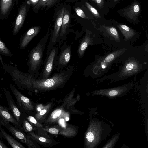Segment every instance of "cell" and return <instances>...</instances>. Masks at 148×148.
<instances>
[{
  "instance_id": "4dcf8cb0",
  "label": "cell",
  "mask_w": 148,
  "mask_h": 148,
  "mask_svg": "<svg viewBox=\"0 0 148 148\" xmlns=\"http://www.w3.org/2000/svg\"><path fill=\"white\" fill-rule=\"evenodd\" d=\"M76 12L79 16L83 18H86V17L83 11L79 7L75 8Z\"/></svg>"
},
{
  "instance_id": "83f0119b",
  "label": "cell",
  "mask_w": 148,
  "mask_h": 148,
  "mask_svg": "<svg viewBox=\"0 0 148 148\" xmlns=\"http://www.w3.org/2000/svg\"><path fill=\"white\" fill-rule=\"evenodd\" d=\"M27 119L32 125L39 127H42V125L38 123L34 117L29 116L27 118Z\"/></svg>"
},
{
  "instance_id": "e0dca14e",
  "label": "cell",
  "mask_w": 148,
  "mask_h": 148,
  "mask_svg": "<svg viewBox=\"0 0 148 148\" xmlns=\"http://www.w3.org/2000/svg\"><path fill=\"white\" fill-rule=\"evenodd\" d=\"M71 16L69 12L64 8L61 30L59 36L61 38L66 33V30L69 27L70 22Z\"/></svg>"
},
{
  "instance_id": "603a6c76",
  "label": "cell",
  "mask_w": 148,
  "mask_h": 148,
  "mask_svg": "<svg viewBox=\"0 0 148 148\" xmlns=\"http://www.w3.org/2000/svg\"><path fill=\"white\" fill-rule=\"evenodd\" d=\"M62 113V110L60 109H57L54 110L51 114L48 121L50 122H52L58 119L61 115Z\"/></svg>"
},
{
  "instance_id": "d6a6232c",
  "label": "cell",
  "mask_w": 148,
  "mask_h": 148,
  "mask_svg": "<svg viewBox=\"0 0 148 148\" xmlns=\"http://www.w3.org/2000/svg\"><path fill=\"white\" fill-rule=\"evenodd\" d=\"M8 147L2 142L0 140V148H7Z\"/></svg>"
},
{
  "instance_id": "9a60e30c",
  "label": "cell",
  "mask_w": 148,
  "mask_h": 148,
  "mask_svg": "<svg viewBox=\"0 0 148 148\" xmlns=\"http://www.w3.org/2000/svg\"><path fill=\"white\" fill-rule=\"evenodd\" d=\"M27 12L26 6L24 5L21 8L17 17L14 27L13 33L16 34L23 25Z\"/></svg>"
},
{
  "instance_id": "d590c367",
  "label": "cell",
  "mask_w": 148,
  "mask_h": 148,
  "mask_svg": "<svg viewBox=\"0 0 148 148\" xmlns=\"http://www.w3.org/2000/svg\"><path fill=\"white\" fill-rule=\"evenodd\" d=\"M38 110L39 111H40L41 110V109L40 108H38Z\"/></svg>"
},
{
  "instance_id": "2e32d148",
  "label": "cell",
  "mask_w": 148,
  "mask_h": 148,
  "mask_svg": "<svg viewBox=\"0 0 148 148\" xmlns=\"http://www.w3.org/2000/svg\"><path fill=\"white\" fill-rule=\"evenodd\" d=\"M0 116L2 120L9 123L11 122L18 125V122L16 120L10 111L5 107L0 104Z\"/></svg>"
},
{
  "instance_id": "4316f807",
  "label": "cell",
  "mask_w": 148,
  "mask_h": 148,
  "mask_svg": "<svg viewBox=\"0 0 148 148\" xmlns=\"http://www.w3.org/2000/svg\"><path fill=\"white\" fill-rule=\"evenodd\" d=\"M85 4L88 8L95 16L97 18H99L100 17V15L99 13L95 8H94L92 6L86 1L85 2Z\"/></svg>"
},
{
  "instance_id": "30bf717a",
  "label": "cell",
  "mask_w": 148,
  "mask_h": 148,
  "mask_svg": "<svg viewBox=\"0 0 148 148\" xmlns=\"http://www.w3.org/2000/svg\"><path fill=\"white\" fill-rule=\"evenodd\" d=\"M10 88L19 107L25 110H31L33 109V105L28 98L25 96L11 84Z\"/></svg>"
},
{
  "instance_id": "7a4b0ae2",
  "label": "cell",
  "mask_w": 148,
  "mask_h": 148,
  "mask_svg": "<svg viewBox=\"0 0 148 148\" xmlns=\"http://www.w3.org/2000/svg\"><path fill=\"white\" fill-rule=\"evenodd\" d=\"M74 70V66H69L46 79H36L31 75L17 69H15L12 74L15 80L26 88L46 90L54 88L64 84L71 77Z\"/></svg>"
},
{
  "instance_id": "d6986e66",
  "label": "cell",
  "mask_w": 148,
  "mask_h": 148,
  "mask_svg": "<svg viewBox=\"0 0 148 148\" xmlns=\"http://www.w3.org/2000/svg\"><path fill=\"white\" fill-rule=\"evenodd\" d=\"M0 130L4 137L12 147L13 148H25L23 145L14 139L3 129L1 128Z\"/></svg>"
},
{
  "instance_id": "8992f818",
  "label": "cell",
  "mask_w": 148,
  "mask_h": 148,
  "mask_svg": "<svg viewBox=\"0 0 148 148\" xmlns=\"http://www.w3.org/2000/svg\"><path fill=\"white\" fill-rule=\"evenodd\" d=\"M65 8L63 7L58 12L56 16L54 29L50 37V41L47 46L46 56L56 44L59 37L60 31L62 25Z\"/></svg>"
},
{
  "instance_id": "3957f363",
  "label": "cell",
  "mask_w": 148,
  "mask_h": 148,
  "mask_svg": "<svg viewBox=\"0 0 148 148\" xmlns=\"http://www.w3.org/2000/svg\"><path fill=\"white\" fill-rule=\"evenodd\" d=\"M127 47L122 48L103 56L97 57L90 65L91 75L96 78L106 73L116 60L126 51Z\"/></svg>"
},
{
  "instance_id": "ba28073f",
  "label": "cell",
  "mask_w": 148,
  "mask_h": 148,
  "mask_svg": "<svg viewBox=\"0 0 148 148\" xmlns=\"http://www.w3.org/2000/svg\"><path fill=\"white\" fill-rule=\"evenodd\" d=\"M71 47L70 46L63 45L59 55L57 56L54 64L57 68L58 72L63 69L69 62L71 57Z\"/></svg>"
},
{
  "instance_id": "74e56055",
  "label": "cell",
  "mask_w": 148,
  "mask_h": 148,
  "mask_svg": "<svg viewBox=\"0 0 148 148\" xmlns=\"http://www.w3.org/2000/svg\"><path fill=\"white\" fill-rule=\"evenodd\" d=\"M118 0H114V1H118Z\"/></svg>"
},
{
  "instance_id": "4fadbf2b",
  "label": "cell",
  "mask_w": 148,
  "mask_h": 148,
  "mask_svg": "<svg viewBox=\"0 0 148 148\" xmlns=\"http://www.w3.org/2000/svg\"><path fill=\"white\" fill-rule=\"evenodd\" d=\"M117 27L124 37V41L126 43L131 42L137 38L135 37L136 35L135 32L127 26L123 24H119Z\"/></svg>"
},
{
  "instance_id": "9c48e42d",
  "label": "cell",
  "mask_w": 148,
  "mask_h": 148,
  "mask_svg": "<svg viewBox=\"0 0 148 148\" xmlns=\"http://www.w3.org/2000/svg\"><path fill=\"white\" fill-rule=\"evenodd\" d=\"M0 123L11 133L15 137L22 143L25 144L29 147H34L35 145L29 138L26 137L23 132L2 119Z\"/></svg>"
},
{
  "instance_id": "f1b7e54d",
  "label": "cell",
  "mask_w": 148,
  "mask_h": 148,
  "mask_svg": "<svg viewBox=\"0 0 148 148\" xmlns=\"http://www.w3.org/2000/svg\"><path fill=\"white\" fill-rule=\"evenodd\" d=\"M29 134L32 136L36 139H38L41 142L47 143H49L50 142V141L49 140L44 137L40 136L39 137L38 136L35 135L32 132H30Z\"/></svg>"
},
{
  "instance_id": "44dd1931",
  "label": "cell",
  "mask_w": 148,
  "mask_h": 148,
  "mask_svg": "<svg viewBox=\"0 0 148 148\" xmlns=\"http://www.w3.org/2000/svg\"><path fill=\"white\" fill-rule=\"evenodd\" d=\"M57 0H40L36 5L34 7L33 9L36 10L42 7L47 6L50 7L55 4Z\"/></svg>"
},
{
  "instance_id": "836d02e7",
  "label": "cell",
  "mask_w": 148,
  "mask_h": 148,
  "mask_svg": "<svg viewBox=\"0 0 148 148\" xmlns=\"http://www.w3.org/2000/svg\"><path fill=\"white\" fill-rule=\"evenodd\" d=\"M31 3L33 5L36 4L40 0H29Z\"/></svg>"
},
{
  "instance_id": "7c38bea8",
  "label": "cell",
  "mask_w": 148,
  "mask_h": 148,
  "mask_svg": "<svg viewBox=\"0 0 148 148\" xmlns=\"http://www.w3.org/2000/svg\"><path fill=\"white\" fill-rule=\"evenodd\" d=\"M3 90L9 109L13 116L18 123L20 121L21 112L13 101L10 92L5 88H4Z\"/></svg>"
},
{
  "instance_id": "ffe728a7",
  "label": "cell",
  "mask_w": 148,
  "mask_h": 148,
  "mask_svg": "<svg viewBox=\"0 0 148 148\" xmlns=\"http://www.w3.org/2000/svg\"><path fill=\"white\" fill-rule=\"evenodd\" d=\"M139 6L138 4H134L125 10V15L131 19L136 17L140 11Z\"/></svg>"
},
{
  "instance_id": "6da1fadb",
  "label": "cell",
  "mask_w": 148,
  "mask_h": 148,
  "mask_svg": "<svg viewBox=\"0 0 148 148\" xmlns=\"http://www.w3.org/2000/svg\"><path fill=\"white\" fill-rule=\"evenodd\" d=\"M116 60L121 64L118 71L99 79V81L111 80L114 82L136 75L148 68V43L140 46L127 47L126 51Z\"/></svg>"
},
{
  "instance_id": "d4e9b609",
  "label": "cell",
  "mask_w": 148,
  "mask_h": 148,
  "mask_svg": "<svg viewBox=\"0 0 148 148\" xmlns=\"http://www.w3.org/2000/svg\"><path fill=\"white\" fill-rule=\"evenodd\" d=\"M119 134L116 135L111 139L110 141L103 148H112L113 147V146L115 144L116 142L119 137Z\"/></svg>"
},
{
  "instance_id": "277c9868",
  "label": "cell",
  "mask_w": 148,
  "mask_h": 148,
  "mask_svg": "<svg viewBox=\"0 0 148 148\" xmlns=\"http://www.w3.org/2000/svg\"><path fill=\"white\" fill-rule=\"evenodd\" d=\"M50 28L46 34L37 45L30 51L29 55L30 69L33 72V77L36 78L39 75V70L42 64V60L44 51L50 34Z\"/></svg>"
},
{
  "instance_id": "5b68a950",
  "label": "cell",
  "mask_w": 148,
  "mask_h": 148,
  "mask_svg": "<svg viewBox=\"0 0 148 148\" xmlns=\"http://www.w3.org/2000/svg\"><path fill=\"white\" fill-rule=\"evenodd\" d=\"M134 84L133 83H130L119 87L95 90L93 92V95H101L109 98L123 96L130 90Z\"/></svg>"
},
{
  "instance_id": "484cf974",
  "label": "cell",
  "mask_w": 148,
  "mask_h": 148,
  "mask_svg": "<svg viewBox=\"0 0 148 148\" xmlns=\"http://www.w3.org/2000/svg\"><path fill=\"white\" fill-rule=\"evenodd\" d=\"M23 128L25 131L27 132H31L34 130L31 124L26 120L23 121Z\"/></svg>"
},
{
  "instance_id": "8d00e7d4",
  "label": "cell",
  "mask_w": 148,
  "mask_h": 148,
  "mask_svg": "<svg viewBox=\"0 0 148 148\" xmlns=\"http://www.w3.org/2000/svg\"><path fill=\"white\" fill-rule=\"evenodd\" d=\"M0 97H2V96H1V93H0Z\"/></svg>"
},
{
  "instance_id": "e575fe53",
  "label": "cell",
  "mask_w": 148,
  "mask_h": 148,
  "mask_svg": "<svg viewBox=\"0 0 148 148\" xmlns=\"http://www.w3.org/2000/svg\"><path fill=\"white\" fill-rule=\"evenodd\" d=\"M95 3L99 4L101 3L102 0H92Z\"/></svg>"
},
{
  "instance_id": "ac0fdd59",
  "label": "cell",
  "mask_w": 148,
  "mask_h": 148,
  "mask_svg": "<svg viewBox=\"0 0 148 148\" xmlns=\"http://www.w3.org/2000/svg\"><path fill=\"white\" fill-rule=\"evenodd\" d=\"M102 27L112 40L120 43L121 38L116 29L114 27L102 25Z\"/></svg>"
},
{
  "instance_id": "52a82bcc",
  "label": "cell",
  "mask_w": 148,
  "mask_h": 148,
  "mask_svg": "<svg viewBox=\"0 0 148 148\" xmlns=\"http://www.w3.org/2000/svg\"><path fill=\"white\" fill-rule=\"evenodd\" d=\"M58 47H53L48 55L46 56L45 63L40 79H46L49 78L52 71L55 60L58 56Z\"/></svg>"
},
{
  "instance_id": "8fae6325",
  "label": "cell",
  "mask_w": 148,
  "mask_h": 148,
  "mask_svg": "<svg viewBox=\"0 0 148 148\" xmlns=\"http://www.w3.org/2000/svg\"><path fill=\"white\" fill-rule=\"evenodd\" d=\"M91 31L86 29V34L82 39L77 50L78 57H81L89 45H93L94 36H92Z\"/></svg>"
},
{
  "instance_id": "cb8c5ba5",
  "label": "cell",
  "mask_w": 148,
  "mask_h": 148,
  "mask_svg": "<svg viewBox=\"0 0 148 148\" xmlns=\"http://www.w3.org/2000/svg\"><path fill=\"white\" fill-rule=\"evenodd\" d=\"M0 52L8 56H11L12 55L5 44L1 40H0Z\"/></svg>"
},
{
  "instance_id": "7402d4cb",
  "label": "cell",
  "mask_w": 148,
  "mask_h": 148,
  "mask_svg": "<svg viewBox=\"0 0 148 148\" xmlns=\"http://www.w3.org/2000/svg\"><path fill=\"white\" fill-rule=\"evenodd\" d=\"M12 0H1V10L3 15L5 14L8 11L12 5Z\"/></svg>"
},
{
  "instance_id": "5bb4252c",
  "label": "cell",
  "mask_w": 148,
  "mask_h": 148,
  "mask_svg": "<svg viewBox=\"0 0 148 148\" xmlns=\"http://www.w3.org/2000/svg\"><path fill=\"white\" fill-rule=\"evenodd\" d=\"M40 27L38 26H35L29 29L25 34L22 40L21 48L25 47L39 33Z\"/></svg>"
},
{
  "instance_id": "1f68e13d",
  "label": "cell",
  "mask_w": 148,
  "mask_h": 148,
  "mask_svg": "<svg viewBox=\"0 0 148 148\" xmlns=\"http://www.w3.org/2000/svg\"><path fill=\"white\" fill-rule=\"evenodd\" d=\"M44 130L53 134H57L59 133V130L56 128L51 127L46 129H44Z\"/></svg>"
},
{
  "instance_id": "f546056e",
  "label": "cell",
  "mask_w": 148,
  "mask_h": 148,
  "mask_svg": "<svg viewBox=\"0 0 148 148\" xmlns=\"http://www.w3.org/2000/svg\"><path fill=\"white\" fill-rule=\"evenodd\" d=\"M49 105L46 106L45 108L44 109L41 110L38 114L36 115V117L37 119H39L42 116L45 115L47 112V110L49 108Z\"/></svg>"
}]
</instances>
